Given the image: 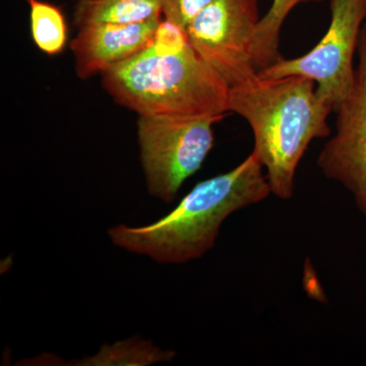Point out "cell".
Returning a JSON list of instances; mask_svg holds the SVG:
<instances>
[{
  "instance_id": "cell-1",
  "label": "cell",
  "mask_w": 366,
  "mask_h": 366,
  "mask_svg": "<svg viewBox=\"0 0 366 366\" xmlns=\"http://www.w3.org/2000/svg\"><path fill=\"white\" fill-rule=\"evenodd\" d=\"M103 89L139 117H225L230 86L163 20L148 47L102 76Z\"/></svg>"
},
{
  "instance_id": "cell-2",
  "label": "cell",
  "mask_w": 366,
  "mask_h": 366,
  "mask_svg": "<svg viewBox=\"0 0 366 366\" xmlns=\"http://www.w3.org/2000/svg\"><path fill=\"white\" fill-rule=\"evenodd\" d=\"M229 112L247 120L254 146L252 153L266 170L272 194L284 201L295 194L296 170L310 143L330 137L332 106L312 79L300 76L262 79L229 91Z\"/></svg>"
},
{
  "instance_id": "cell-3",
  "label": "cell",
  "mask_w": 366,
  "mask_h": 366,
  "mask_svg": "<svg viewBox=\"0 0 366 366\" xmlns=\"http://www.w3.org/2000/svg\"><path fill=\"white\" fill-rule=\"evenodd\" d=\"M271 194L264 167L252 152L232 170L197 183L157 222L143 227L120 224L108 235L120 249L159 264H185L215 247L221 226L231 214L261 203Z\"/></svg>"
},
{
  "instance_id": "cell-4",
  "label": "cell",
  "mask_w": 366,
  "mask_h": 366,
  "mask_svg": "<svg viewBox=\"0 0 366 366\" xmlns=\"http://www.w3.org/2000/svg\"><path fill=\"white\" fill-rule=\"evenodd\" d=\"M223 118H137L139 158L152 196L172 203L183 183L203 166L214 147V124Z\"/></svg>"
},
{
  "instance_id": "cell-5",
  "label": "cell",
  "mask_w": 366,
  "mask_h": 366,
  "mask_svg": "<svg viewBox=\"0 0 366 366\" xmlns=\"http://www.w3.org/2000/svg\"><path fill=\"white\" fill-rule=\"evenodd\" d=\"M331 21L324 37L310 51L257 72L262 79L300 76L317 84L320 97L333 112L346 100L355 83L354 54L366 20V0H330Z\"/></svg>"
},
{
  "instance_id": "cell-6",
  "label": "cell",
  "mask_w": 366,
  "mask_h": 366,
  "mask_svg": "<svg viewBox=\"0 0 366 366\" xmlns=\"http://www.w3.org/2000/svg\"><path fill=\"white\" fill-rule=\"evenodd\" d=\"M261 19L259 0H213L184 31L197 54L231 88L257 76L252 45Z\"/></svg>"
},
{
  "instance_id": "cell-7",
  "label": "cell",
  "mask_w": 366,
  "mask_h": 366,
  "mask_svg": "<svg viewBox=\"0 0 366 366\" xmlns=\"http://www.w3.org/2000/svg\"><path fill=\"white\" fill-rule=\"evenodd\" d=\"M355 83L338 109L334 136L325 144L317 167L351 194L366 221V24L357 48Z\"/></svg>"
},
{
  "instance_id": "cell-8",
  "label": "cell",
  "mask_w": 366,
  "mask_h": 366,
  "mask_svg": "<svg viewBox=\"0 0 366 366\" xmlns=\"http://www.w3.org/2000/svg\"><path fill=\"white\" fill-rule=\"evenodd\" d=\"M163 18L132 24L94 23L79 26L69 42L78 78L102 76L143 51L157 35Z\"/></svg>"
},
{
  "instance_id": "cell-9",
  "label": "cell",
  "mask_w": 366,
  "mask_h": 366,
  "mask_svg": "<svg viewBox=\"0 0 366 366\" xmlns=\"http://www.w3.org/2000/svg\"><path fill=\"white\" fill-rule=\"evenodd\" d=\"M163 9L164 0H79L74 23H139L163 18Z\"/></svg>"
},
{
  "instance_id": "cell-10",
  "label": "cell",
  "mask_w": 366,
  "mask_h": 366,
  "mask_svg": "<svg viewBox=\"0 0 366 366\" xmlns=\"http://www.w3.org/2000/svg\"><path fill=\"white\" fill-rule=\"evenodd\" d=\"M325 0H273L268 13L262 16L255 30L252 45V57L257 71L280 61L281 31L286 19L296 6L305 4H320Z\"/></svg>"
},
{
  "instance_id": "cell-11",
  "label": "cell",
  "mask_w": 366,
  "mask_h": 366,
  "mask_svg": "<svg viewBox=\"0 0 366 366\" xmlns=\"http://www.w3.org/2000/svg\"><path fill=\"white\" fill-rule=\"evenodd\" d=\"M177 353L162 350L153 345L151 341L139 337L129 340L117 342L112 345H103L96 355L88 356L74 363V365H151L154 363L169 362Z\"/></svg>"
},
{
  "instance_id": "cell-12",
  "label": "cell",
  "mask_w": 366,
  "mask_h": 366,
  "mask_svg": "<svg viewBox=\"0 0 366 366\" xmlns=\"http://www.w3.org/2000/svg\"><path fill=\"white\" fill-rule=\"evenodd\" d=\"M26 1L30 9L31 35L38 49L49 56L64 51L67 44V25L61 9L45 0Z\"/></svg>"
},
{
  "instance_id": "cell-13",
  "label": "cell",
  "mask_w": 366,
  "mask_h": 366,
  "mask_svg": "<svg viewBox=\"0 0 366 366\" xmlns=\"http://www.w3.org/2000/svg\"><path fill=\"white\" fill-rule=\"evenodd\" d=\"M213 0H164L163 19L185 30L190 21Z\"/></svg>"
}]
</instances>
